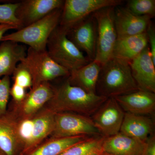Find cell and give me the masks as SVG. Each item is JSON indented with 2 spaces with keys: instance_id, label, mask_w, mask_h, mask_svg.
<instances>
[{
  "instance_id": "1",
  "label": "cell",
  "mask_w": 155,
  "mask_h": 155,
  "mask_svg": "<svg viewBox=\"0 0 155 155\" xmlns=\"http://www.w3.org/2000/svg\"><path fill=\"white\" fill-rule=\"evenodd\" d=\"M108 98L87 92L71 84L67 79L58 87L45 107L54 113L70 112L88 116L93 115Z\"/></svg>"
},
{
  "instance_id": "2",
  "label": "cell",
  "mask_w": 155,
  "mask_h": 155,
  "mask_svg": "<svg viewBox=\"0 0 155 155\" xmlns=\"http://www.w3.org/2000/svg\"><path fill=\"white\" fill-rule=\"evenodd\" d=\"M138 89L129 62L112 58L102 66L97 83V94L108 98Z\"/></svg>"
},
{
  "instance_id": "3",
  "label": "cell",
  "mask_w": 155,
  "mask_h": 155,
  "mask_svg": "<svg viewBox=\"0 0 155 155\" xmlns=\"http://www.w3.org/2000/svg\"><path fill=\"white\" fill-rule=\"evenodd\" d=\"M62 8L52 11L42 19L28 26L4 35L1 41L24 44L36 51H45L49 38L59 25Z\"/></svg>"
},
{
  "instance_id": "4",
  "label": "cell",
  "mask_w": 155,
  "mask_h": 155,
  "mask_svg": "<svg viewBox=\"0 0 155 155\" xmlns=\"http://www.w3.org/2000/svg\"><path fill=\"white\" fill-rule=\"evenodd\" d=\"M67 33L66 29L58 25L49 38L46 50L56 63L70 73L91 61L69 39Z\"/></svg>"
},
{
  "instance_id": "5",
  "label": "cell",
  "mask_w": 155,
  "mask_h": 155,
  "mask_svg": "<svg viewBox=\"0 0 155 155\" xmlns=\"http://www.w3.org/2000/svg\"><path fill=\"white\" fill-rule=\"evenodd\" d=\"M115 8H104L93 14L96 21L97 32L96 54L94 61L101 66L113 58L117 40L114 21Z\"/></svg>"
},
{
  "instance_id": "6",
  "label": "cell",
  "mask_w": 155,
  "mask_h": 155,
  "mask_svg": "<svg viewBox=\"0 0 155 155\" xmlns=\"http://www.w3.org/2000/svg\"><path fill=\"white\" fill-rule=\"evenodd\" d=\"M29 70L33 80V86L50 82L61 77H68L70 72L56 63L49 55L47 50L37 51L31 48L22 61Z\"/></svg>"
},
{
  "instance_id": "7",
  "label": "cell",
  "mask_w": 155,
  "mask_h": 155,
  "mask_svg": "<svg viewBox=\"0 0 155 155\" xmlns=\"http://www.w3.org/2000/svg\"><path fill=\"white\" fill-rule=\"evenodd\" d=\"M55 87L50 82H44L32 87L19 103L12 101L8 110L19 121L32 119L54 96Z\"/></svg>"
},
{
  "instance_id": "8",
  "label": "cell",
  "mask_w": 155,
  "mask_h": 155,
  "mask_svg": "<svg viewBox=\"0 0 155 155\" xmlns=\"http://www.w3.org/2000/svg\"><path fill=\"white\" fill-rule=\"evenodd\" d=\"M122 0H66L64 1L59 25L67 30L96 11L107 7H117Z\"/></svg>"
},
{
  "instance_id": "9",
  "label": "cell",
  "mask_w": 155,
  "mask_h": 155,
  "mask_svg": "<svg viewBox=\"0 0 155 155\" xmlns=\"http://www.w3.org/2000/svg\"><path fill=\"white\" fill-rule=\"evenodd\" d=\"M54 121V128L51 137L102 136L92 119L87 116L70 112H61L55 114Z\"/></svg>"
},
{
  "instance_id": "10",
  "label": "cell",
  "mask_w": 155,
  "mask_h": 155,
  "mask_svg": "<svg viewBox=\"0 0 155 155\" xmlns=\"http://www.w3.org/2000/svg\"><path fill=\"white\" fill-rule=\"evenodd\" d=\"M125 113L114 97L108 98L93 115V122L105 137L120 132Z\"/></svg>"
},
{
  "instance_id": "11",
  "label": "cell",
  "mask_w": 155,
  "mask_h": 155,
  "mask_svg": "<svg viewBox=\"0 0 155 155\" xmlns=\"http://www.w3.org/2000/svg\"><path fill=\"white\" fill-rule=\"evenodd\" d=\"M93 14L67 30L69 39L91 61L95 58L97 39V22Z\"/></svg>"
},
{
  "instance_id": "12",
  "label": "cell",
  "mask_w": 155,
  "mask_h": 155,
  "mask_svg": "<svg viewBox=\"0 0 155 155\" xmlns=\"http://www.w3.org/2000/svg\"><path fill=\"white\" fill-rule=\"evenodd\" d=\"M21 123L8 110L0 117V148L7 155H20L23 150L25 140Z\"/></svg>"
},
{
  "instance_id": "13",
  "label": "cell",
  "mask_w": 155,
  "mask_h": 155,
  "mask_svg": "<svg viewBox=\"0 0 155 155\" xmlns=\"http://www.w3.org/2000/svg\"><path fill=\"white\" fill-rule=\"evenodd\" d=\"M64 2L63 0H25L18 2L16 16L21 24V28L42 19L55 10L61 8Z\"/></svg>"
},
{
  "instance_id": "14",
  "label": "cell",
  "mask_w": 155,
  "mask_h": 155,
  "mask_svg": "<svg viewBox=\"0 0 155 155\" xmlns=\"http://www.w3.org/2000/svg\"><path fill=\"white\" fill-rule=\"evenodd\" d=\"M151 18L136 15L126 7H116L114 21L117 38L145 33L151 23Z\"/></svg>"
},
{
  "instance_id": "15",
  "label": "cell",
  "mask_w": 155,
  "mask_h": 155,
  "mask_svg": "<svg viewBox=\"0 0 155 155\" xmlns=\"http://www.w3.org/2000/svg\"><path fill=\"white\" fill-rule=\"evenodd\" d=\"M132 76L139 89L155 93V64L149 46L129 62Z\"/></svg>"
},
{
  "instance_id": "16",
  "label": "cell",
  "mask_w": 155,
  "mask_h": 155,
  "mask_svg": "<svg viewBox=\"0 0 155 155\" xmlns=\"http://www.w3.org/2000/svg\"><path fill=\"white\" fill-rule=\"evenodd\" d=\"M55 114L45 107L32 118V127L21 154L28 152L51 136L54 128ZM20 154V155H21Z\"/></svg>"
},
{
  "instance_id": "17",
  "label": "cell",
  "mask_w": 155,
  "mask_h": 155,
  "mask_svg": "<svg viewBox=\"0 0 155 155\" xmlns=\"http://www.w3.org/2000/svg\"><path fill=\"white\" fill-rule=\"evenodd\" d=\"M114 98L126 113L144 116L154 113V93L138 89Z\"/></svg>"
},
{
  "instance_id": "18",
  "label": "cell",
  "mask_w": 155,
  "mask_h": 155,
  "mask_svg": "<svg viewBox=\"0 0 155 155\" xmlns=\"http://www.w3.org/2000/svg\"><path fill=\"white\" fill-rule=\"evenodd\" d=\"M145 142L132 138L119 132L105 137L103 143L104 152L114 155H142Z\"/></svg>"
},
{
  "instance_id": "19",
  "label": "cell",
  "mask_w": 155,
  "mask_h": 155,
  "mask_svg": "<svg viewBox=\"0 0 155 155\" xmlns=\"http://www.w3.org/2000/svg\"><path fill=\"white\" fill-rule=\"evenodd\" d=\"M27 48L11 41L0 45V78L12 75L17 65L26 57Z\"/></svg>"
},
{
  "instance_id": "20",
  "label": "cell",
  "mask_w": 155,
  "mask_h": 155,
  "mask_svg": "<svg viewBox=\"0 0 155 155\" xmlns=\"http://www.w3.org/2000/svg\"><path fill=\"white\" fill-rule=\"evenodd\" d=\"M153 122L144 115L125 113L120 133L143 142H145L153 131Z\"/></svg>"
},
{
  "instance_id": "21",
  "label": "cell",
  "mask_w": 155,
  "mask_h": 155,
  "mask_svg": "<svg viewBox=\"0 0 155 155\" xmlns=\"http://www.w3.org/2000/svg\"><path fill=\"white\" fill-rule=\"evenodd\" d=\"M148 46L147 32L117 38L113 58L130 62L137 57Z\"/></svg>"
},
{
  "instance_id": "22",
  "label": "cell",
  "mask_w": 155,
  "mask_h": 155,
  "mask_svg": "<svg viewBox=\"0 0 155 155\" xmlns=\"http://www.w3.org/2000/svg\"><path fill=\"white\" fill-rule=\"evenodd\" d=\"M101 65L93 61L70 72L67 80L72 85L80 87L87 92L97 94V83Z\"/></svg>"
},
{
  "instance_id": "23",
  "label": "cell",
  "mask_w": 155,
  "mask_h": 155,
  "mask_svg": "<svg viewBox=\"0 0 155 155\" xmlns=\"http://www.w3.org/2000/svg\"><path fill=\"white\" fill-rule=\"evenodd\" d=\"M87 136L64 137H50L31 150L20 155H59L70 147L88 138Z\"/></svg>"
},
{
  "instance_id": "24",
  "label": "cell",
  "mask_w": 155,
  "mask_h": 155,
  "mask_svg": "<svg viewBox=\"0 0 155 155\" xmlns=\"http://www.w3.org/2000/svg\"><path fill=\"white\" fill-rule=\"evenodd\" d=\"M103 136L89 137L65 150L59 155H102L104 153Z\"/></svg>"
},
{
  "instance_id": "25",
  "label": "cell",
  "mask_w": 155,
  "mask_h": 155,
  "mask_svg": "<svg viewBox=\"0 0 155 155\" xmlns=\"http://www.w3.org/2000/svg\"><path fill=\"white\" fill-rule=\"evenodd\" d=\"M126 8L138 16H147L153 18L155 14V0H130Z\"/></svg>"
},
{
  "instance_id": "26",
  "label": "cell",
  "mask_w": 155,
  "mask_h": 155,
  "mask_svg": "<svg viewBox=\"0 0 155 155\" xmlns=\"http://www.w3.org/2000/svg\"><path fill=\"white\" fill-rule=\"evenodd\" d=\"M18 2L0 5V24L13 25L17 30L21 28V24L16 16Z\"/></svg>"
},
{
  "instance_id": "27",
  "label": "cell",
  "mask_w": 155,
  "mask_h": 155,
  "mask_svg": "<svg viewBox=\"0 0 155 155\" xmlns=\"http://www.w3.org/2000/svg\"><path fill=\"white\" fill-rule=\"evenodd\" d=\"M14 84L25 89L32 88L33 80L31 74L23 62L17 65L13 74Z\"/></svg>"
},
{
  "instance_id": "28",
  "label": "cell",
  "mask_w": 155,
  "mask_h": 155,
  "mask_svg": "<svg viewBox=\"0 0 155 155\" xmlns=\"http://www.w3.org/2000/svg\"><path fill=\"white\" fill-rule=\"evenodd\" d=\"M11 87L10 76H4L0 79V117L8 110Z\"/></svg>"
},
{
  "instance_id": "29",
  "label": "cell",
  "mask_w": 155,
  "mask_h": 155,
  "mask_svg": "<svg viewBox=\"0 0 155 155\" xmlns=\"http://www.w3.org/2000/svg\"><path fill=\"white\" fill-rule=\"evenodd\" d=\"M26 90L17 84H13L10 90V95L13 99L12 101L14 103H19L21 101L25 98L27 94Z\"/></svg>"
},
{
  "instance_id": "30",
  "label": "cell",
  "mask_w": 155,
  "mask_h": 155,
  "mask_svg": "<svg viewBox=\"0 0 155 155\" xmlns=\"http://www.w3.org/2000/svg\"><path fill=\"white\" fill-rule=\"evenodd\" d=\"M148 44H149L150 52L153 62L155 64V30L152 23L149 26L146 31Z\"/></svg>"
},
{
  "instance_id": "31",
  "label": "cell",
  "mask_w": 155,
  "mask_h": 155,
  "mask_svg": "<svg viewBox=\"0 0 155 155\" xmlns=\"http://www.w3.org/2000/svg\"><path fill=\"white\" fill-rule=\"evenodd\" d=\"M142 155H155V137L150 136L145 141L144 150Z\"/></svg>"
},
{
  "instance_id": "32",
  "label": "cell",
  "mask_w": 155,
  "mask_h": 155,
  "mask_svg": "<svg viewBox=\"0 0 155 155\" xmlns=\"http://www.w3.org/2000/svg\"><path fill=\"white\" fill-rule=\"evenodd\" d=\"M17 29V27L13 26V25H6V24H0V41L5 32L11 29Z\"/></svg>"
},
{
  "instance_id": "33",
  "label": "cell",
  "mask_w": 155,
  "mask_h": 155,
  "mask_svg": "<svg viewBox=\"0 0 155 155\" xmlns=\"http://www.w3.org/2000/svg\"><path fill=\"white\" fill-rule=\"evenodd\" d=\"M0 155H7L4 152V151L0 148Z\"/></svg>"
},
{
  "instance_id": "34",
  "label": "cell",
  "mask_w": 155,
  "mask_h": 155,
  "mask_svg": "<svg viewBox=\"0 0 155 155\" xmlns=\"http://www.w3.org/2000/svg\"><path fill=\"white\" fill-rule=\"evenodd\" d=\"M102 155H114L108 153L104 152Z\"/></svg>"
}]
</instances>
